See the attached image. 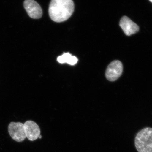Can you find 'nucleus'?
<instances>
[{
    "label": "nucleus",
    "instance_id": "1",
    "mask_svg": "<svg viewBox=\"0 0 152 152\" xmlns=\"http://www.w3.org/2000/svg\"><path fill=\"white\" fill-rule=\"evenodd\" d=\"M74 9L72 0H51L49 6V15L52 20L61 23L69 18Z\"/></svg>",
    "mask_w": 152,
    "mask_h": 152
},
{
    "label": "nucleus",
    "instance_id": "2",
    "mask_svg": "<svg viewBox=\"0 0 152 152\" xmlns=\"http://www.w3.org/2000/svg\"><path fill=\"white\" fill-rule=\"evenodd\" d=\"M135 145L138 152H152V128H145L137 133Z\"/></svg>",
    "mask_w": 152,
    "mask_h": 152
},
{
    "label": "nucleus",
    "instance_id": "3",
    "mask_svg": "<svg viewBox=\"0 0 152 152\" xmlns=\"http://www.w3.org/2000/svg\"><path fill=\"white\" fill-rule=\"evenodd\" d=\"M9 134L15 141L21 142L26 138L24 125L20 122H11L8 126Z\"/></svg>",
    "mask_w": 152,
    "mask_h": 152
},
{
    "label": "nucleus",
    "instance_id": "4",
    "mask_svg": "<svg viewBox=\"0 0 152 152\" xmlns=\"http://www.w3.org/2000/svg\"><path fill=\"white\" fill-rule=\"evenodd\" d=\"M122 64L119 61H114L109 64L106 72V77L110 81H115L122 75Z\"/></svg>",
    "mask_w": 152,
    "mask_h": 152
},
{
    "label": "nucleus",
    "instance_id": "5",
    "mask_svg": "<svg viewBox=\"0 0 152 152\" xmlns=\"http://www.w3.org/2000/svg\"><path fill=\"white\" fill-rule=\"evenodd\" d=\"M24 7L30 17L32 18H40L42 16V10L40 6L34 0H25Z\"/></svg>",
    "mask_w": 152,
    "mask_h": 152
},
{
    "label": "nucleus",
    "instance_id": "6",
    "mask_svg": "<svg viewBox=\"0 0 152 152\" xmlns=\"http://www.w3.org/2000/svg\"><path fill=\"white\" fill-rule=\"evenodd\" d=\"M26 138L33 141L39 138L41 130L37 123L32 121H28L24 124Z\"/></svg>",
    "mask_w": 152,
    "mask_h": 152
},
{
    "label": "nucleus",
    "instance_id": "7",
    "mask_svg": "<svg viewBox=\"0 0 152 152\" xmlns=\"http://www.w3.org/2000/svg\"><path fill=\"white\" fill-rule=\"evenodd\" d=\"M120 26L126 35L130 36L139 31V27L129 18L124 16L121 19Z\"/></svg>",
    "mask_w": 152,
    "mask_h": 152
},
{
    "label": "nucleus",
    "instance_id": "8",
    "mask_svg": "<svg viewBox=\"0 0 152 152\" xmlns=\"http://www.w3.org/2000/svg\"><path fill=\"white\" fill-rule=\"evenodd\" d=\"M57 61L60 64L67 63L70 65L74 66L78 62V59L75 56H72L69 53H64L61 56L58 57Z\"/></svg>",
    "mask_w": 152,
    "mask_h": 152
},
{
    "label": "nucleus",
    "instance_id": "9",
    "mask_svg": "<svg viewBox=\"0 0 152 152\" xmlns=\"http://www.w3.org/2000/svg\"><path fill=\"white\" fill-rule=\"evenodd\" d=\"M152 3V0H149Z\"/></svg>",
    "mask_w": 152,
    "mask_h": 152
}]
</instances>
